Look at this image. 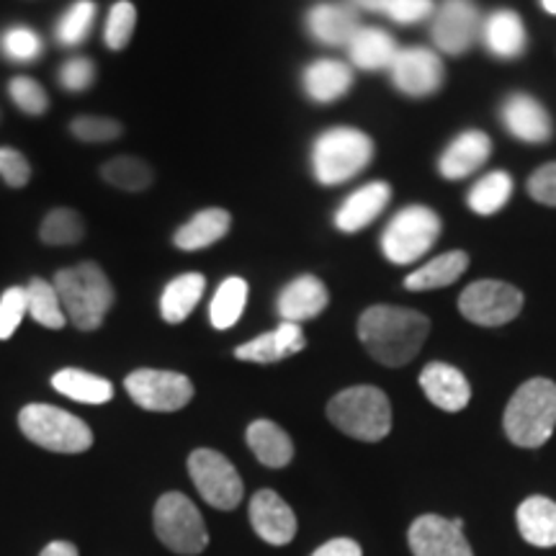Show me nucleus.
<instances>
[{"label": "nucleus", "instance_id": "obj_22", "mask_svg": "<svg viewBox=\"0 0 556 556\" xmlns=\"http://www.w3.org/2000/svg\"><path fill=\"white\" fill-rule=\"evenodd\" d=\"M479 37L484 41V50L497 60H516L526 52L528 45L523 18L510 9L492 11L490 16L482 21Z\"/></svg>", "mask_w": 556, "mask_h": 556}, {"label": "nucleus", "instance_id": "obj_34", "mask_svg": "<svg viewBox=\"0 0 556 556\" xmlns=\"http://www.w3.org/2000/svg\"><path fill=\"white\" fill-rule=\"evenodd\" d=\"M26 307H29V315L34 317V323H39L41 328H50V330L65 328L67 317H65V309H62L58 289H54V283L45 281V278H31V283L26 287Z\"/></svg>", "mask_w": 556, "mask_h": 556}, {"label": "nucleus", "instance_id": "obj_42", "mask_svg": "<svg viewBox=\"0 0 556 556\" xmlns=\"http://www.w3.org/2000/svg\"><path fill=\"white\" fill-rule=\"evenodd\" d=\"M26 312V289L11 287L0 296V340H9L16 332Z\"/></svg>", "mask_w": 556, "mask_h": 556}, {"label": "nucleus", "instance_id": "obj_9", "mask_svg": "<svg viewBox=\"0 0 556 556\" xmlns=\"http://www.w3.org/2000/svg\"><path fill=\"white\" fill-rule=\"evenodd\" d=\"M458 309L469 323L482 328H503L513 323L523 309V294L520 289L497 278H482L469 283L458 296Z\"/></svg>", "mask_w": 556, "mask_h": 556}, {"label": "nucleus", "instance_id": "obj_27", "mask_svg": "<svg viewBox=\"0 0 556 556\" xmlns=\"http://www.w3.org/2000/svg\"><path fill=\"white\" fill-rule=\"evenodd\" d=\"M518 528L520 536L528 544L548 548L556 546V503L548 497H528L518 507Z\"/></svg>", "mask_w": 556, "mask_h": 556}, {"label": "nucleus", "instance_id": "obj_40", "mask_svg": "<svg viewBox=\"0 0 556 556\" xmlns=\"http://www.w3.org/2000/svg\"><path fill=\"white\" fill-rule=\"evenodd\" d=\"M9 93H11L13 103H16L21 111H26V114H31V116L45 114L47 106H50L47 90L41 88L37 80L24 78V75H18V78H13L9 83Z\"/></svg>", "mask_w": 556, "mask_h": 556}, {"label": "nucleus", "instance_id": "obj_36", "mask_svg": "<svg viewBox=\"0 0 556 556\" xmlns=\"http://www.w3.org/2000/svg\"><path fill=\"white\" fill-rule=\"evenodd\" d=\"M86 232L83 217L73 208H54L41 222V240L47 245H75Z\"/></svg>", "mask_w": 556, "mask_h": 556}, {"label": "nucleus", "instance_id": "obj_43", "mask_svg": "<svg viewBox=\"0 0 556 556\" xmlns=\"http://www.w3.org/2000/svg\"><path fill=\"white\" fill-rule=\"evenodd\" d=\"M384 16L394 24H420L428 16H433V0H389Z\"/></svg>", "mask_w": 556, "mask_h": 556}, {"label": "nucleus", "instance_id": "obj_1", "mask_svg": "<svg viewBox=\"0 0 556 556\" xmlns=\"http://www.w3.org/2000/svg\"><path fill=\"white\" fill-rule=\"evenodd\" d=\"M430 332V319L415 309L374 304L358 317V338L368 356L400 368L420 353Z\"/></svg>", "mask_w": 556, "mask_h": 556}, {"label": "nucleus", "instance_id": "obj_3", "mask_svg": "<svg viewBox=\"0 0 556 556\" xmlns=\"http://www.w3.org/2000/svg\"><path fill=\"white\" fill-rule=\"evenodd\" d=\"M505 433L520 448H539L556 428V384L531 379L513 394L503 417Z\"/></svg>", "mask_w": 556, "mask_h": 556}, {"label": "nucleus", "instance_id": "obj_41", "mask_svg": "<svg viewBox=\"0 0 556 556\" xmlns=\"http://www.w3.org/2000/svg\"><path fill=\"white\" fill-rule=\"evenodd\" d=\"M70 131L80 142H111L122 135V124L109 119V116H78L70 124Z\"/></svg>", "mask_w": 556, "mask_h": 556}, {"label": "nucleus", "instance_id": "obj_45", "mask_svg": "<svg viewBox=\"0 0 556 556\" xmlns=\"http://www.w3.org/2000/svg\"><path fill=\"white\" fill-rule=\"evenodd\" d=\"M528 197L544 206H556V163L541 165L528 178Z\"/></svg>", "mask_w": 556, "mask_h": 556}, {"label": "nucleus", "instance_id": "obj_14", "mask_svg": "<svg viewBox=\"0 0 556 556\" xmlns=\"http://www.w3.org/2000/svg\"><path fill=\"white\" fill-rule=\"evenodd\" d=\"M409 548L415 556H475L467 536L464 520H448L441 516H420L409 526Z\"/></svg>", "mask_w": 556, "mask_h": 556}, {"label": "nucleus", "instance_id": "obj_21", "mask_svg": "<svg viewBox=\"0 0 556 556\" xmlns=\"http://www.w3.org/2000/svg\"><path fill=\"white\" fill-rule=\"evenodd\" d=\"M304 24L312 39L325 47H348L353 34L361 29L358 11L351 3H319L309 9Z\"/></svg>", "mask_w": 556, "mask_h": 556}, {"label": "nucleus", "instance_id": "obj_30", "mask_svg": "<svg viewBox=\"0 0 556 556\" xmlns=\"http://www.w3.org/2000/svg\"><path fill=\"white\" fill-rule=\"evenodd\" d=\"M229 212L225 208H204V212L193 214L184 227L176 232V248L180 250H204L214 242L225 238L229 232Z\"/></svg>", "mask_w": 556, "mask_h": 556}, {"label": "nucleus", "instance_id": "obj_38", "mask_svg": "<svg viewBox=\"0 0 556 556\" xmlns=\"http://www.w3.org/2000/svg\"><path fill=\"white\" fill-rule=\"evenodd\" d=\"M135 24H137L135 5L127 3V0L116 3L109 13L106 31H103V39H106L109 50H124V47L129 45L131 31H135Z\"/></svg>", "mask_w": 556, "mask_h": 556}, {"label": "nucleus", "instance_id": "obj_33", "mask_svg": "<svg viewBox=\"0 0 556 556\" xmlns=\"http://www.w3.org/2000/svg\"><path fill=\"white\" fill-rule=\"evenodd\" d=\"M513 197V178L507 176L505 170L486 173L484 178H479L475 186H471L467 204L479 217H492L503 208Z\"/></svg>", "mask_w": 556, "mask_h": 556}, {"label": "nucleus", "instance_id": "obj_6", "mask_svg": "<svg viewBox=\"0 0 556 556\" xmlns=\"http://www.w3.org/2000/svg\"><path fill=\"white\" fill-rule=\"evenodd\" d=\"M18 426L31 443L54 454H83L93 446V433L86 422L54 405H26L18 413Z\"/></svg>", "mask_w": 556, "mask_h": 556}, {"label": "nucleus", "instance_id": "obj_18", "mask_svg": "<svg viewBox=\"0 0 556 556\" xmlns=\"http://www.w3.org/2000/svg\"><path fill=\"white\" fill-rule=\"evenodd\" d=\"M492 155V139L479 129L462 131L438 157V173L446 180H462L482 168Z\"/></svg>", "mask_w": 556, "mask_h": 556}, {"label": "nucleus", "instance_id": "obj_16", "mask_svg": "<svg viewBox=\"0 0 556 556\" xmlns=\"http://www.w3.org/2000/svg\"><path fill=\"white\" fill-rule=\"evenodd\" d=\"M250 523L263 541L274 546L289 544L296 536V516L294 510L276 495L274 490L255 492L250 500Z\"/></svg>", "mask_w": 556, "mask_h": 556}, {"label": "nucleus", "instance_id": "obj_4", "mask_svg": "<svg viewBox=\"0 0 556 556\" xmlns=\"http://www.w3.org/2000/svg\"><path fill=\"white\" fill-rule=\"evenodd\" d=\"M374 160L371 137L353 127H336L323 131L312 144V173L317 184L338 186L356 178Z\"/></svg>", "mask_w": 556, "mask_h": 556}, {"label": "nucleus", "instance_id": "obj_50", "mask_svg": "<svg viewBox=\"0 0 556 556\" xmlns=\"http://www.w3.org/2000/svg\"><path fill=\"white\" fill-rule=\"evenodd\" d=\"M541 9H544L546 13H552V16H556V0H541Z\"/></svg>", "mask_w": 556, "mask_h": 556}, {"label": "nucleus", "instance_id": "obj_39", "mask_svg": "<svg viewBox=\"0 0 556 556\" xmlns=\"http://www.w3.org/2000/svg\"><path fill=\"white\" fill-rule=\"evenodd\" d=\"M0 50L13 62H31L41 54V39L26 26H13L0 37Z\"/></svg>", "mask_w": 556, "mask_h": 556}, {"label": "nucleus", "instance_id": "obj_17", "mask_svg": "<svg viewBox=\"0 0 556 556\" xmlns=\"http://www.w3.org/2000/svg\"><path fill=\"white\" fill-rule=\"evenodd\" d=\"M420 387L426 397L443 413H462L471 400V387L458 368L433 361L420 371Z\"/></svg>", "mask_w": 556, "mask_h": 556}, {"label": "nucleus", "instance_id": "obj_10", "mask_svg": "<svg viewBox=\"0 0 556 556\" xmlns=\"http://www.w3.org/2000/svg\"><path fill=\"white\" fill-rule=\"evenodd\" d=\"M189 475L199 495L217 510H235L242 500V479L227 456L214 448H197L189 456Z\"/></svg>", "mask_w": 556, "mask_h": 556}, {"label": "nucleus", "instance_id": "obj_47", "mask_svg": "<svg viewBox=\"0 0 556 556\" xmlns=\"http://www.w3.org/2000/svg\"><path fill=\"white\" fill-rule=\"evenodd\" d=\"M312 556H364L361 546L353 539H332L323 544Z\"/></svg>", "mask_w": 556, "mask_h": 556}, {"label": "nucleus", "instance_id": "obj_7", "mask_svg": "<svg viewBox=\"0 0 556 556\" xmlns=\"http://www.w3.org/2000/svg\"><path fill=\"white\" fill-rule=\"evenodd\" d=\"M441 235V217L430 206L413 204L397 212L381 235V253L394 266L420 261Z\"/></svg>", "mask_w": 556, "mask_h": 556}, {"label": "nucleus", "instance_id": "obj_44", "mask_svg": "<svg viewBox=\"0 0 556 556\" xmlns=\"http://www.w3.org/2000/svg\"><path fill=\"white\" fill-rule=\"evenodd\" d=\"M0 176L11 189H24L31 178V165L26 163V157L18 150L0 148Z\"/></svg>", "mask_w": 556, "mask_h": 556}, {"label": "nucleus", "instance_id": "obj_31", "mask_svg": "<svg viewBox=\"0 0 556 556\" xmlns=\"http://www.w3.org/2000/svg\"><path fill=\"white\" fill-rule=\"evenodd\" d=\"M52 387L65 397L86 402V405H106L114 397V384L109 379L80 371V368H62L52 377Z\"/></svg>", "mask_w": 556, "mask_h": 556}, {"label": "nucleus", "instance_id": "obj_8", "mask_svg": "<svg viewBox=\"0 0 556 556\" xmlns=\"http://www.w3.org/2000/svg\"><path fill=\"white\" fill-rule=\"evenodd\" d=\"M155 533L170 552L197 556L208 546L206 523L199 507L180 492H168L155 505Z\"/></svg>", "mask_w": 556, "mask_h": 556}, {"label": "nucleus", "instance_id": "obj_5", "mask_svg": "<svg viewBox=\"0 0 556 556\" xmlns=\"http://www.w3.org/2000/svg\"><path fill=\"white\" fill-rule=\"evenodd\" d=\"M328 417L340 433L366 443H377L392 430V405L387 394L368 384L338 392L328 405Z\"/></svg>", "mask_w": 556, "mask_h": 556}, {"label": "nucleus", "instance_id": "obj_25", "mask_svg": "<svg viewBox=\"0 0 556 556\" xmlns=\"http://www.w3.org/2000/svg\"><path fill=\"white\" fill-rule=\"evenodd\" d=\"M302 86L312 101H338L353 88V70L340 60H315L304 67Z\"/></svg>", "mask_w": 556, "mask_h": 556}, {"label": "nucleus", "instance_id": "obj_2", "mask_svg": "<svg viewBox=\"0 0 556 556\" xmlns=\"http://www.w3.org/2000/svg\"><path fill=\"white\" fill-rule=\"evenodd\" d=\"M54 289H58L65 317L83 332L101 328L106 312L114 304V287L109 276L90 261L60 270L54 278Z\"/></svg>", "mask_w": 556, "mask_h": 556}, {"label": "nucleus", "instance_id": "obj_32", "mask_svg": "<svg viewBox=\"0 0 556 556\" xmlns=\"http://www.w3.org/2000/svg\"><path fill=\"white\" fill-rule=\"evenodd\" d=\"M248 281L240 276H229L219 283L217 294H214L212 304H208V319L217 330H229L238 325L248 304Z\"/></svg>", "mask_w": 556, "mask_h": 556}, {"label": "nucleus", "instance_id": "obj_46", "mask_svg": "<svg viewBox=\"0 0 556 556\" xmlns=\"http://www.w3.org/2000/svg\"><path fill=\"white\" fill-rule=\"evenodd\" d=\"M93 80H96V67H93V62L86 60V58L67 60L60 70L62 88L73 90V93H78V90H86Z\"/></svg>", "mask_w": 556, "mask_h": 556}, {"label": "nucleus", "instance_id": "obj_23", "mask_svg": "<svg viewBox=\"0 0 556 556\" xmlns=\"http://www.w3.org/2000/svg\"><path fill=\"white\" fill-rule=\"evenodd\" d=\"M304 345H307V338L302 328L294 323H281L276 330L263 332L250 343L240 345L235 351V358L250 361V364H276V361L296 356L299 351H304Z\"/></svg>", "mask_w": 556, "mask_h": 556}, {"label": "nucleus", "instance_id": "obj_11", "mask_svg": "<svg viewBox=\"0 0 556 556\" xmlns=\"http://www.w3.org/2000/svg\"><path fill=\"white\" fill-rule=\"evenodd\" d=\"M129 397L150 413H176L184 409L193 397V384L189 377L178 371H160V368H139L131 371L127 381Z\"/></svg>", "mask_w": 556, "mask_h": 556}, {"label": "nucleus", "instance_id": "obj_49", "mask_svg": "<svg viewBox=\"0 0 556 556\" xmlns=\"http://www.w3.org/2000/svg\"><path fill=\"white\" fill-rule=\"evenodd\" d=\"M356 11H371V13H384L389 0H348Z\"/></svg>", "mask_w": 556, "mask_h": 556}, {"label": "nucleus", "instance_id": "obj_15", "mask_svg": "<svg viewBox=\"0 0 556 556\" xmlns=\"http://www.w3.org/2000/svg\"><path fill=\"white\" fill-rule=\"evenodd\" d=\"M503 127L520 142L541 144L552 137V116L528 93H510L500 106Z\"/></svg>", "mask_w": 556, "mask_h": 556}, {"label": "nucleus", "instance_id": "obj_20", "mask_svg": "<svg viewBox=\"0 0 556 556\" xmlns=\"http://www.w3.org/2000/svg\"><path fill=\"white\" fill-rule=\"evenodd\" d=\"M392 199V186L387 180H371L348 197L336 212V227L340 232H361L384 212Z\"/></svg>", "mask_w": 556, "mask_h": 556}, {"label": "nucleus", "instance_id": "obj_29", "mask_svg": "<svg viewBox=\"0 0 556 556\" xmlns=\"http://www.w3.org/2000/svg\"><path fill=\"white\" fill-rule=\"evenodd\" d=\"M206 289V278L201 274H184L176 276L168 287L160 294V315L165 323L178 325L197 309Z\"/></svg>", "mask_w": 556, "mask_h": 556}, {"label": "nucleus", "instance_id": "obj_35", "mask_svg": "<svg viewBox=\"0 0 556 556\" xmlns=\"http://www.w3.org/2000/svg\"><path fill=\"white\" fill-rule=\"evenodd\" d=\"M101 176L106 184L122 191H144L152 184V168L144 160L122 155L103 165Z\"/></svg>", "mask_w": 556, "mask_h": 556}, {"label": "nucleus", "instance_id": "obj_48", "mask_svg": "<svg viewBox=\"0 0 556 556\" xmlns=\"http://www.w3.org/2000/svg\"><path fill=\"white\" fill-rule=\"evenodd\" d=\"M39 556H80L78 548L75 544H70V541H52V544L45 546V552Z\"/></svg>", "mask_w": 556, "mask_h": 556}, {"label": "nucleus", "instance_id": "obj_13", "mask_svg": "<svg viewBox=\"0 0 556 556\" xmlns=\"http://www.w3.org/2000/svg\"><path fill=\"white\" fill-rule=\"evenodd\" d=\"M389 78L400 93L409 96V99H426L443 86L446 70H443L441 58L428 47H407L394 58L392 67H389Z\"/></svg>", "mask_w": 556, "mask_h": 556}, {"label": "nucleus", "instance_id": "obj_12", "mask_svg": "<svg viewBox=\"0 0 556 556\" xmlns=\"http://www.w3.org/2000/svg\"><path fill=\"white\" fill-rule=\"evenodd\" d=\"M479 31H482V16L475 0H443L433 16V45L446 54L469 52Z\"/></svg>", "mask_w": 556, "mask_h": 556}, {"label": "nucleus", "instance_id": "obj_19", "mask_svg": "<svg viewBox=\"0 0 556 556\" xmlns=\"http://www.w3.org/2000/svg\"><path fill=\"white\" fill-rule=\"evenodd\" d=\"M330 294L325 289V283L319 281L317 276H299L294 281L287 283L278 294V315H281L283 323H307V319H315L323 315L325 307H328Z\"/></svg>", "mask_w": 556, "mask_h": 556}, {"label": "nucleus", "instance_id": "obj_24", "mask_svg": "<svg viewBox=\"0 0 556 556\" xmlns=\"http://www.w3.org/2000/svg\"><path fill=\"white\" fill-rule=\"evenodd\" d=\"M348 58H351L353 67L366 70V73H379V70L392 67L394 58H397L400 47L394 41L392 34L384 29H377V26H361V29L353 34V39L348 41Z\"/></svg>", "mask_w": 556, "mask_h": 556}, {"label": "nucleus", "instance_id": "obj_28", "mask_svg": "<svg viewBox=\"0 0 556 556\" xmlns=\"http://www.w3.org/2000/svg\"><path fill=\"white\" fill-rule=\"evenodd\" d=\"M469 268V255L464 250H451V253L435 255L433 261L422 263L420 268H415L413 274L405 278L407 291H430V289H443L458 281L464 276V270Z\"/></svg>", "mask_w": 556, "mask_h": 556}, {"label": "nucleus", "instance_id": "obj_37", "mask_svg": "<svg viewBox=\"0 0 556 556\" xmlns=\"http://www.w3.org/2000/svg\"><path fill=\"white\" fill-rule=\"evenodd\" d=\"M96 18V5L90 0H78L65 11V16L58 24V41L65 47H78L88 39L90 26Z\"/></svg>", "mask_w": 556, "mask_h": 556}, {"label": "nucleus", "instance_id": "obj_26", "mask_svg": "<svg viewBox=\"0 0 556 556\" xmlns=\"http://www.w3.org/2000/svg\"><path fill=\"white\" fill-rule=\"evenodd\" d=\"M248 446L263 467L281 469L294 458V443L287 430L276 426L274 420H255L248 426Z\"/></svg>", "mask_w": 556, "mask_h": 556}]
</instances>
